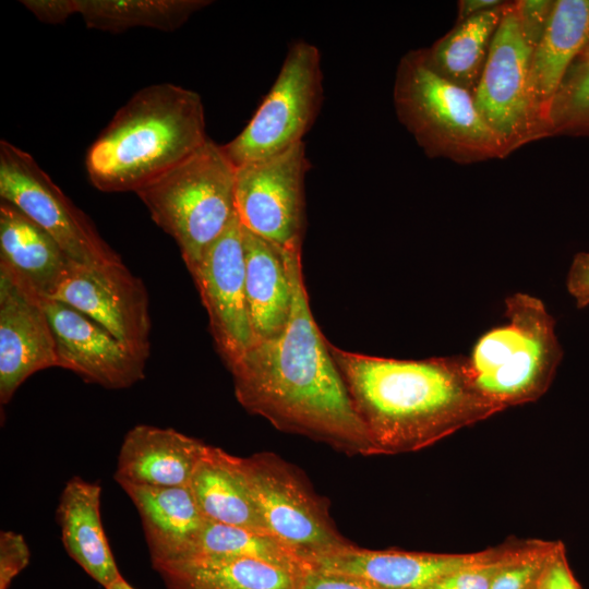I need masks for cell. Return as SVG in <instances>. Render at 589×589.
Here are the masks:
<instances>
[{
    "instance_id": "obj_1",
    "label": "cell",
    "mask_w": 589,
    "mask_h": 589,
    "mask_svg": "<svg viewBox=\"0 0 589 589\" xmlns=\"http://www.w3.org/2000/svg\"><path fill=\"white\" fill-rule=\"evenodd\" d=\"M284 250L292 283L291 314L281 334L255 342L228 365L237 400L280 431L347 455H376L311 312L301 245Z\"/></svg>"
},
{
    "instance_id": "obj_2",
    "label": "cell",
    "mask_w": 589,
    "mask_h": 589,
    "mask_svg": "<svg viewBox=\"0 0 589 589\" xmlns=\"http://www.w3.org/2000/svg\"><path fill=\"white\" fill-rule=\"evenodd\" d=\"M329 351L375 454L425 448L500 410L473 386L466 357L398 360Z\"/></svg>"
},
{
    "instance_id": "obj_3",
    "label": "cell",
    "mask_w": 589,
    "mask_h": 589,
    "mask_svg": "<svg viewBox=\"0 0 589 589\" xmlns=\"http://www.w3.org/2000/svg\"><path fill=\"white\" fill-rule=\"evenodd\" d=\"M200 95L171 83L136 92L91 144V183L107 193L136 192L171 170L207 141Z\"/></svg>"
},
{
    "instance_id": "obj_4",
    "label": "cell",
    "mask_w": 589,
    "mask_h": 589,
    "mask_svg": "<svg viewBox=\"0 0 589 589\" xmlns=\"http://www.w3.org/2000/svg\"><path fill=\"white\" fill-rule=\"evenodd\" d=\"M505 305L507 323L482 335L466 357L473 386L500 411L540 398L563 357L555 321L541 300L515 293Z\"/></svg>"
},
{
    "instance_id": "obj_5",
    "label": "cell",
    "mask_w": 589,
    "mask_h": 589,
    "mask_svg": "<svg viewBox=\"0 0 589 589\" xmlns=\"http://www.w3.org/2000/svg\"><path fill=\"white\" fill-rule=\"evenodd\" d=\"M393 97L398 120L428 156L459 164L507 156L480 115L473 94L436 73L422 49L400 59Z\"/></svg>"
},
{
    "instance_id": "obj_6",
    "label": "cell",
    "mask_w": 589,
    "mask_h": 589,
    "mask_svg": "<svg viewBox=\"0 0 589 589\" xmlns=\"http://www.w3.org/2000/svg\"><path fill=\"white\" fill-rule=\"evenodd\" d=\"M237 167L208 140L188 159L135 192L176 241L189 272L237 216Z\"/></svg>"
},
{
    "instance_id": "obj_7",
    "label": "cell",
    "mask_w": 589,
    "mask_h": 589,
    "mask_svg": "<svg viewBox=\"0 0 589 589\" xmlns=\"http://www.w3.org/2000/svg\"><path fill=\"white\" fill-rule=\"evenodd\" d=\"M267 531L309 566L354 544L336 528L328 504L302 472L273 453L240 457Z\"/></svg>"
},
{
    "instance_id": "obj_8",
    "label": "cell",
    "mask_w": 589,
    "mask_h": 589,
    "mask_svg": "<svg viewBox=\"0 0 589 589\" xmlns=\"http://www.w3.org/2000/svg\"><path fill=\"white\" fill-rule=\"evenodd\" d=\"M321 55L304 40L292 43L281 69L245 128L221 145L236 166L276 156L302 143L323 97Z\"/></svg>"
},
{
    "instance_id": "obj_9",
    "label": "cell",
    "mask_w": 589,
    "mask_h": 589,
    "mask_svg": "<svg viewBox=\"0 0 589 589\" xmlns=\"http://www.w3.org/2000/svg\"><path fill=\"white\" fill-rule=\"evenodd\" d=\"M0 199L16 206L79 263H121L91 219L61 191L31 154L1 140Z\"/></svg>"
},
{
    "instance_id": "obj_10",
    "label": "cell",
    "mask_w": 589,
    "mask_h": 589,
    "mask_svg": "<svg viewBox=\"0 0 589 589\" xmlns=\"http://www.w3.org/2000/svg\"><path fill=\"white\" fill-rule=\"evenodd\" d=\"M310 168L304 143L236 171V212L245 229L288 249L302 245L304 176Z\"/></svg>"
},
{
    "instance_id": "obj_11",
    "label": "cell",
    "mask_w": 589,
    "mask_h": 589,
    "mask_svg": "<svg viewBox=\"0 0 589 589\" xmlns=\"http://www.w3.org/2000/svg\"><path fill=\"white\" fill-rule=\"evenodd\" d=\"M532 51L515 1L508 2L473 94L480 115L501 140L507 155L533 141L528 91Z\"/></svg>"
},
{
    "instance_id": "obj_12",
    "label": "cell",
    "mask_w": 589,
    "mask_h": 589,
    "mask_svg": "<svg viewBox=\"0 0 589 589\" xmlns=\"http://www.w3.org/2000/svg\"><path fill=\"white\" fill-rule=\"evenodd\" d=\"M49 300L85 314L137 356L147 359L148 294L143 281L122 262L88 265L71 260Z\"/></svg>"
},
{
    "instance_id": "obj_13",
    "label": "cell",
    "mask_w": 589,
    "mask_h": 589,
    "mask_svg": "<svg viewBox=\"0 0 589 589\" xmlns=\"http://www.w3.org/2000/svg\"><path fill=\"white\" fill-rule=\"evenodd\" d=\"M209 318L216 348L228 366L255 344L245 296L241 223L236 216L190 271Z\"/></svg>"
},
{
    "instance_id": "obj_14",
    "label": "cell",
    "mask_w": 589,
    "mask_h": 589,
    "mask_svg": "<svg viewBox=\"0 0 589 589\" xmlns=\"http://www.w3.org/2000/svg\"><path fill=\"white\" fill-rule=\"evenodd\" d=\"M55 335L57 368L108 389H123L145 376L137 356L97 322L56 300H44Z\"/></svg>"
},
{
    "instance_id": "obj_15",
    "label": "cell",
    "mask_w": 589,
    "mask_h": 589,
    "mask_svg": "<svg viewBox=\"0 0 589 589\" xmlns=\"http://www.w3.org/2000/svg\"><path fill=\"white\" fill-rule=\"evenodd\" d=\"M43 298L0 268V401L8 404L34 373L57 366Z\"/></svg>"
},
{
    "instance_id": "obj_16",
    "label": "cell",
    "mask_w": 589,
    "mask_h": 589,
    "mask_svg": "<svg viewBox=\"0 0 589 589\" xmlns=\"http://www.w3.org/2000/svg\"><path fill=\"white\" fill-rule=\"evenodd\" d=\"M589 46V0H557L529 69L533 141L546 137L552 100L566 73Z\"/></svg>"
},
{
    "instance_id": "obj_17",
    "label": "cell",
    "mask_w": 589,
    "mask_h": 589,
    "mask_svg": "<svg viewBox=\"0 0 589 589\" xmlns=\"http://www.w3.org/2000/svg\"><path fill=\"white\" fill-rule=\"evenodd\" d=\"M207 444L171 428L133 426L119 450L115 480L127 485H190Z\"/></svg>"
},
{
    "instance_id": "obj_18",
    "label": "cell",
    "mask_w": 589,
    "mask_h": 589,
    "mask_svg": "<svg viewBox=\"0 0 589 589\" xmlns=\"http://www.w3.org/2000/svg\"><path fill=\"white\" fill-rule=\"evenodd\" d=\"M488 550L447 554L368 550L356 545L322 557L311 567L362 578L381 589H426L443 576L483 558Z\"/></svg>"
},
{
    "instance_id": "obj_19",
    "label": "cell",
    "mask_w": 589,
    "mask_h": 589,
    "mask_svg": "<svg viewBox=\"0 0 589 589\" xmlns=\"http://www.w3.org/2000/svg\"><path fill=\"white\" fill-rule=\"evenodd\" d=\"M122 489L141 517L153 568L190 557L206 522L190 485Z\"/></svg>"
},
{
    "instance_id": "obj_20",
    "label": "cell",
    "mask_w": 589,
    "mask_h": 589,
    "mask_svg": "<svg viewBox=\"0 0 589 589\" xmlns=\"http://www.w3.org/2000/svg\"><path fill=\"white\" fill-rule=\"evenodd\" d=\"M101 486L80 477L65 483L56 517L70 555L105 589L121 578L101 521Z\"/></svg>"
},
{
    "instance_id": "obj_21",
    "label": "cell",
    "mask_w": 589,
    "mask_h": 589,
    "mask_svg": "<svg viewBox=\"0 0 589 589\" xmlns=\"http://www.w3.org/2000/svg\"><path fill=\"white\" fill-rule=\"evenodd\" d=\"M71 259L16 206L0 202V268L31 291L50 299Z\"/></svg>"
},
{
    "instance_id": "obj_22",
    "label": "cell",
    "mask_w": 589,
    "mask_h": 589,
    "mask_svg": "<svg viewBox=\"0 0 589 589\" xmlns=\"http://www.w3.org/2000/svg\"><path fill=\"white\" fill-rule=\"evenodd\" d=\"M242 236L245 296L257 342L274 338L286 328L292 308V283L284 249L244 227Z\"/></svg>"
},
{
    "instance_id": "obj_23",
    "label": "cell",
    "mask_w": 589,
    "mask_h": 589,
    "mask_svg": "<svg viewBox=\"0 0 589 589\" xmlns=\"http://www.w3.org/2000/svg\"><path fill=\"white\" fill-rule=\"evenodd\" d=\"M190 488L207 520L269 533L242 471L240 457L207 445Z\"/></svg>"
},
{
    "instance_id": "obj_24",
    "label": "cell",
    "mask_w": 589,
    "mask_h": 589,
    "mask_svg": "<svg viewBox=\"0 0 589 589\" xmlns=\"http://www.w3.org/2000/svg\"><path fill=\"white\" fill-rule=\"evenodd\" d=\"M167 589H302L304 574L248 557L200 556L155 568Z\"/></svg>"
},
{
    "instance_id": "obj_25",
    "label": "cell",
    "mask_w": 589,
    "mask_h": 589,
    "mask_svg": "<svg viewBox=\"0 0 589 589\" xmlns=\"http://www.w3.org/2000/svg\"><path fill=\"white\" fill-rule=\"evenodd\" d=\"M508 2L457 22L431 48L422 49L428 64L452 83L474 94L494 34Z\"/></svg>"
},
{
    "instance_id": "obj_26",
    "label": "cell",
    "mask_w": 589,
    "mask_h": 589,
    "mask_svg": "<svg viewBox=\"0 0 589 589\" xmlns=\"http://www.w3.org/2000/svg\"><path fill=\"white\" fill-rule=\"evenodd\" d=\"M209 3L206 0H77V14L87 27L103 32L121 33L133 27L172 32Z\"/></svg>"
},
{
    "instance_id": "obj_27",
    "label": "cell",
    "mask_w": 589,
    "mask_h": 589,
    "mask_svg": "<svg viewBox=\"0 0 589 589\" xmlns=\"http://www.w3.org/2000/svg\"><path fill=\"white\" fill-rule=\"evenodd\" d=\"M231 556L263 561L305 574L311 567L274 536L206 519L190 557ZM187 560V558H185Z\"/></svg>"
},
{
    "instance_id": "obj_28",
    "label": "cell",
    "mask_w": 589,
    "mask_h": 589,
    "mask_svg": "<svg viewBox=\"0 0 589 589\" xmlns=\"http://www.w3.org/2000/svg\"><path fill=\"white\" fill-rule=\"evenodd\" d=\"M589 135V56L569 68L550 108L546 136Z\"/></svg>"
},
{
    "instance_id": "obj_29",
    "label": "cell",
    "mask_w": 589,
    "mask_h": 589,
    "mask_svg": "<svg viewBox=\"0 0 589 589\" xmlns=\"http://www.w3.org/2000/svg\"><path fill=\"white\" fill-rule=\"evenodd\" d=\"M560 541H524L494 576L490 589H536Z\"/></svg>"
},
{
    "instance_id": "obj_30",
    "label": "cell",
    "mask_w": 589,
    "mask_h": 589,
    "mask_svg": "<svg viewBox=\"0 0 589 589\" xmlns=\"http://www.w3.org/2000/svg\"><path fill=\"white\" fill-rule=\"evenodd\" d=\"M521 544L514 542L489 549L483 558L443 576L426 589H490L496 573Z\"/></svg>"
},
{
    "instance_id": "obj_31",
    "label": "cell",
    "mask_w": 589,
    "mask_h": 589,
    "mask_svg": "<svg viewBox=\"0 0 589 589\" xmlns=\"http://www.w3.org/2000/svg\"><path fill=\"white\" fill-rule=\"evenodd\" d=\"M29 548L21 533L0 532V589H9L13 579L28 565Z\"/></svg>"
},
{
    "instance_id": "obj_32",
    "label": "cell",
    "mask_w": 589,
    "mask_h": 589,
    "mask_svg": "<svg viewBox=\"0 0 589 589\" xmlns=\"http://www.w3.org/2000/svg\"><path fill=\"white\" fill-rule=\"evenodd\" d=\"M554 2L552 0L515 1L524 35L533 49L540 41L549 24Z\"/></svg>"
},
{
    "instance_id": "obj_33",
    "label": "cell",
    "mask_w": 589,
    "mask_h": 589,
    "mask_svg": "<svg viewBox=\"0 0 589 589\" xmlns=\"http://www.w3.org/2000/svg\"><path fill=\"white\" fill-rule=\"evenodd\" d=\"M539 589H580L574 577L565 553V546L560 541L538 585Z\"/></svg>"
},
{
    "instance_id": "obj_34",
    "label": "cell",
    "mask_w": 589,
    "mask_h": 589,
    "mask_svg": "<svg viewBox=\"0 0 589 589\" xmlns=\"http://www.w3.org/2000/svg\"><path fill=\"white\" fill-rule=\"evenodd\" d=\"M302 589H381L356 576L310 568L303 578Z\"/></svg>"
},
{
    "instance_id": "obj_35",
    "label": "cell",
    "mask_w": 589,
    "mask_h": 589,
    "mask_svg": "<svg viewBox=\"0 0 589 589\" xmlns=\"http://www.w3.org/2000/svg\"><path fill=\"white\" fill-rule=\"evenodd\" d=\"M21 3L40 22L48 24H61L77 14V0H22Z\"/></svg>"
},
{
    "instance_id": "obj_36",
    "label": "cell",
    "mask_w": 589,
    "mask_h": 589,
    "mask_svg": "<svg viewBox=\"0 0 589 589\" xmlns=\"http://www.w3.org/2000/svg\"><path fill=\"white\" fill-rule=\"evenodd\" d=\"M566 287L578 308L589 305V252L575 255L567 274Z\"/></svg>"
},
{
    "instance_id": "obj_37",
    "label": "cell",
    "mask_w": 589,
    "mask_h": 589,
    "mask_svg": "<svg viewBox=\"0 0 589 589\" xmlns=\"http://www.w3.org/2000/svg\"><path fill=\"white\" fill-rule=\"evenodd\" d=\"M501 0H461L458 2L457 22L501 5Z\"/></svg>"
},
{
    "instance_id": "obj_38",
    "label": "cell",
    "mask_w": 589,
    "mask_h": 589,
    "mask_svg": "<svg viewBox=\"0 0 589 589\" xmlns=\"http://www.w3.org/2000/svg\"><path fill=\"white\" fill-rule=\"evenodd\" d=\"M106 589H134L123 577L119 578Z\"/></svg>"
},
{
    "instance_id": "obj_39",
    "label": "cell",
    "mask_w": 589,
    "mask_h": 589,
    "mask_svg": "<svg viewBox=\"0 0 589 589\" xmlns=\"http://www.w3.org/2000/svg\"><path fill=\"white\" fill-rule=\"evenodd\" d=\"M581 56H589V46L585 49Z\"/></svg>"
},
{
    "instance_id": "obj_40",
    "label": "cell",
    "mask_w": 589,
    "mask_h": 589,
    "mask_svg": "<svg viewBox=\"0 0 589 589\" xmlns=\"http://www.w3.org/2000/svg\"><path fill=\"white\" fill-rule=\"evenodd\" d=\"M539 585V584H538ZM536 589H539V587L537 586Z\"/></svg>"
}]
</instances>
